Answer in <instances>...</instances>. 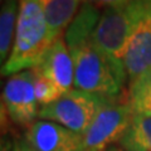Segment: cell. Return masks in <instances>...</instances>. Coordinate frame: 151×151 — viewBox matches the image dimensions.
Masks as SVG:
<instances>
[{"mask_svg": "<svg viewBox=\"0 0 151 151\" xmlns=\"http://www.w3.org/2000/svg\"><path fill=\"white\" fill-rule=\"evenodd\" d=\"M53 43L39 0H20L13 49L1 65V76L10 77L33 69Z\"/></svg>", "mask_w": 151, "mask_h": 151, "instance_id": "1", "label": "cell"}, {"mask_svg": "<svg viewBox=\"0 0 151 151\" xmlns=\"http://www.w3.org/2000/svg\"><path fill=\"white\" fill-rule=\"evenodd\" d=\"M142 0H129L116 6H107L92 35L93 44L110 60L120 78L126 83L125 55L135 20Z\"/></svg>", "mask_w": 151, "mask_h": 151, "instance_id": "2", "label": "cell"}, {"mask_svg": "<svg viewBox=\"0 0 151 151\" xmlns=\"http://www.w3.org/2000/svg\"><path fill=\"white\" fill-rule=\"evenodd\" d=\"M67 47L74 63L76 88L105 97L120 98L125 82L110 60L96 48L92 37Z\"/></svg>", "mask_w": 151, "mask_h": 151, "instance_id": "3", "label": "cell"}, {"mask_svg": "<svg viewBox=\"0 0 151 151\" xmlns=\"http://www.w3.org/2000/svg\"><path fill=\"white\" fill-rule=\"evenodd\" d=\"M117 100L120 98L105 97L74 88L54 102L40 107L38 117L59 124L70 131L83 135L98 112Z\"/></svg>", "mask_w": 151, "mask_h": 151, "instance_id": "4", "label": "cell"}, {"mask_svg": "<svg viewBox=\"0 0 151 151\" xmlns=\"http://www.w3.org/2000/svg\"><path fill=\"white\" fill-rule=\"evenodd\" d=\"M134 111L127 102L119 100L98 112L82 135V151H105L119 144L131 124Z\"/></svg>", "mask_w": 151, "mask_h": 151, "instance_id": "5", "label": "cell"}, {"mask_svg": "<svg viewBox=\"0 0 151 151\" xmlns=\"http://www.w3.org/2000/svg\"><path fill=\"white\" fill-rule=\"evenodd\" d=\"M3 102L10 120L17 125L34 124L39 115L34 87V76L30 69L10 76L3 88Z\"/></svg>", "mask_w": 151, "mask_h": 151, "instance_id": "6", "label": "cell"}, {"mask_svg": "<svg viewBox=\"0 0 151 151\" xmlns=\"http://www.w3.org/2000/svg\"><path fill=\"white\" fill-rule=\"evenodd\" d=\"M130 83L151 69V0H142L125 55Z\"/></svg>", "mask_w": 151, "mask_h": 151, "instance_id": "7", "label": "cell"}, {"mask_svg": "<svg viewBox=\"0 0 151 151\" xmlns=\"http://www.w3.org/2000/svg\"><path fill=\"white\" fill-rule=\"evenodd\" d=\"M24 139L33 151H82V135L47 120L28 127Z\"/></svg>", "mask_w": 151, "mask_h": 151, "instance_id": "8", "label": "cell"}, {"mask_svg": "<svg viewBox=\"0 0 151 151\" xmlns=\"http://www.w3.org/2000/svg\"><path fill=\"white\" fill-rule=\"evenodd\" d=\"M32 70L50 81L62 94L73 89L74 63L63 37L49 47L42 60Z\"/></svg>", "mask_w": 151, "mask_h": 151, "instance_id": "9", "label": "cell"}, {"mask_svg": "<svg viewBox=\"0 0 151 151\" xmlns=\"http://www.w3.org/2000/svg\"><path fill=\"white\" fill-rule=\"evenodd\" d=\"M52 40L62 38L84 0H39ZM65 33V32H64Z\"/></svg>", "mask_w": 151, "mask_h": 151, "instance_id": "10", "label": "cell"}, {"mask_svg": "<svg viewBox=\"0 0 151 151\" xmlns=\"http://www.w3.org/2000/svg\"><path fill=\"white\" fill-rule=\"evenodd\" d=\"M20 0H4L0 12V62H6L12 53L15 38Z\"/></svg>", "mask_w": 151, "mask_h": 151, "instance_id": "11", "label": "cell"}, {"mask_svg": "<svg viewBox=\"0 0 151 151\" xmlns=\"http://www.w3.org/2000/svg\"><path fill=\"white\" fill-rule=\"evenodd\" d=\"M119 146L125 151H151V116L134 113Z\"/></svg>", "mask_w": 151, "mask_h": 151, "instance_id": "12", "label": "cell"}, {"mask_svg": "<svg viewBox=\"0 0 151 151\" xmlns=\"http://www.w3.org/2000/svg\"><path fill=\"white\" fill-rule=\"evenodd\" d=\"M129 103L134 113L151 116V69L130 83Z\"/></svg>", "mask_w": 151, "mask_h": 151, "instance_id": "13", "label": "cell"}, {"mask_svg": "<svg viewBox=\"0 0 151 151\" xmlns=\"http://www.w3.org/2000/svg\"><path fill=\"white\" fill-rule=\"evenodd\" d=\"M33 76H34V87H35L37 100L40 107L49 105V103L54 102L55 100H58L60 96H63L62 92L47 78L42 77V76L37 74L34 72H33Z\"/></svg>", "mask_w": 151, "mask_h": 151, "instance_id": "14", "label": "cell"}, {"mask_svg": "<svg viewBox=\"0 0 151 151\" xmlns=\"http://www.w3.org/2000/svg\"><path fill=\"white\" fill-rule=\"evenodd\" d=\"M13 144H14L13 145V151H33L30 146L28 145V142L25 141L24 137L14 140Z\"/></svg>", "mask_w": 151, "mask_h": 151, "instance_id": "15", "label": "cell"}, {"mask_svg": "<svg viewBox=\"0 0 151 151\" xmlns=\"http://www.w3.org/2000/svg\"><path fill=\"white\" fill-rule=\"evenodd\" d=\"M87 1L92 4H101V5H107V6H116L120 4L127 3L129 0H87Z\"/></svg>", "mask_w": 151, "mask_h": 151, "instance_id": "16", "label": "cell"}, {"mask_svg": "<svg viewBox=\"0 0 151 151\" xmlns=\"http://www.w3.org/2000/svg\"><path fill=\"white\" fill-rule=\"evenodd\" d=\"M105 151H125V150H122L121 147H120V146H115V145H113V146H111V147H108L107 150H105Z\"/></svg>", "mask_w": 151, "mask_h": 151, "instance_id": "17", "label": "cell"}, {"mask_svg": "<svg viewBox=\"0 0 151 151\" xmlns=\"http://www.w3.org/2000/svg\"><path fill=\"white\" fill-rule=\"evenodd\" d=\"M3 1H4V0H1V3H3Z\"/></svg>", "mask_w": 151, "mask_h": 151, "instance_id": "18", "label": "cell"}]
</instances>
